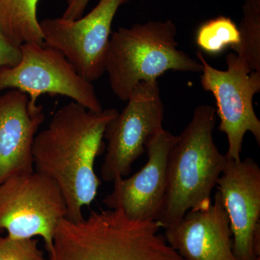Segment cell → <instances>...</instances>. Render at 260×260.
Returning a JSON list of instances; mask_svg holds the SVG:
<instances>
[{
	"instance_id": "8fae6325",
	"label": "cell",
	"mask_w": 260,
	"mask_h": 260,
	"mask_svg": "<svg viewBox=\"0 0 260 260\" xmlns=\"http://www.w3.org/2000/svg\"><path fill=\"white\" fill-rule=\"evenodd\" d=\"M177 136L162 129L146 145L148 160L129 178H118L112 192L103 200L110 210H119L136 221L156 220L161 209L167 185L169 153Z\"/></svg>"
},
{
	"instance_id": "8992f818",
	"label": "cell",
	"mask_w": 260,
	"mask_h": 260,
	"mask_svg": "<svg viewBox=\"0 0 260 260\" xmlns=\"http://www.w3.org/2000/svg\"><path fill=\"white\" fill-rule=\"evenodd\" d=\"M67 206L55 182L42 173L15 175L0 185V230L15 239L40 237L49 253Z\"/></svg>"
},
{
	"instance_id": "9c48e42d",
	"label": "cell",
	"mask_w": 260,
	"mask_h": 260,
	"mask_svg": "<svg viewBox=\"0 0 260 260\" xmlns=\"http://www.w3.org/2000/svg\"><path fill=\"white\" fill-rule=\"evenodd\" d=\"M131 0H99L88 14L77 20H39L44 43L65 56L90 83L105 73L112 25L119 8Z\"/></svg>"
},
{
	"instance_id": "30bf717a",
	"label": "cell",
	"mask_w": 260,
	"mask_h": 260,
	"mask_svg": "<svg viewBox=\"0 0 260 260\" xmlns=\"http://www.w3.org/2000/svg\"><path fill=\"white\" fill-rule=\"evenodd\" d=\"M238 260L260 257V169L251 158L229 160L217 181Z\"/></svg>"
},
{
	"instance_id": "ac0fdd59",
	"label": "cell",
	"mask_w": 260,
	"mask_h": 260,
	"mask_svg": "<svg viewBox=\"0 0 260 260\" xmlns=\"http://www.w3.org/2000/svg\"><path fill=\"white\" fill-rule=\"evenodd\" d=\"M21 57L20 47L10 42L0 31V68L15 66L18 64Z\"/></svg>"
},
{
	"instance_id": "3957f363",
	"label": "cell",
	"mask_w": 260,
	"mask_h": 260,
	"mask_svg": "<svg viewBox=\"0 0 260 260\" xmlns=\"http://www.w3.org/2000/svg\"><path fill=\"white\" fill-rule=\"evenodd\" d=\"M216 115L212 106H198L177 136L169 153L167 191L156 219L161 228L171 226L187 212L204 209L213 202L212 192L229 160L214 142Z\"/></svg>"
},
{
	"instance_id": "ba28073f",
	"label": "cell",
	"mask_w": 260,
	"mask_h": 260,
	"mask_svg": "<svg viewBox=\"0 0 260 260\" xmlns=\"http://www.w3.org/2000/svg\"><path fill=\"white\" fill-rule=\"evenodd\" d=\"M126 102L104 133L107 146L101 174L106 182L129 175L150 140L164 129L165 109L158 81L140 83Z\"/></svg>"
},
{
	"instance_id": "277c9868",
	"label": "cell",
	"mask_w": 260,
	"mask_h": 260,
	"mask_svg": "<svg viewBox=\"0 0 260 260\" xmlns=\"http://www.w3.org/2000/svg\"><path fill=\"white\" fill-rule=\"evenodd\" d=\"M177 34L171 20L137 23L112 32L105 73L118 99L126 102L137 85L158 81L169 70L202 72L199 61L178 49Z\"/></svg>"
},
{
	"instance_id": "ffe728a7",
	"label": "cell",
	"mask_w": 260,
	"mask_h": 260,
	"mask_svg": "<svg viewBox=\"0 0 260 260\" xmlns=\"http://www.w3.org/2000/svg\"><path fill=\"white\" fill-rule=\"evenodd\" d=\"M256 260H260V257L257 258V259H256Z\"/></svg>"
},
{
	"instance_id": "5bb4252c",
	"label": "cell",
	"mask_w": 260,
	"mask_h": 260,
	"mask_svg": "<svg viewBox=\"0 0 260 260\" xmlns=\"http://www.w3.org/2000/svg\"><path fill=\"white\" fill-rule=\"evenodd\" d=\"M39 0H0V31L18 46L44 44L37 10Z\"/></svg>"
},
{
	"instance_id": "7c38bea8",
	"label": "cell",
	"mask_w": 260,
	"mask_h": 260,
	"mask_svg": "<svg viewBox=\"0 0 260 260\" xmlns=\"http://www.w3.org/2000/svg\"><path fill=\"white\" fill-rule=\"evenodd\" d=\"M168 244L185 260H238L229 217L218 191L204 209L190 210L166 228Z\"/></svg>"
},
{
	"instance_id": "4fadbf2b",
	"label": "cell",
	"mask_w": 260,
	"mask_h": 260,
	"mask_svg": "<svg viewBox=\"0 0 260 260\" xmlns=\"http://www.w3.org/2000/svg\"><path fill=\"white\" fill-rule=\"evenodd\" d=\"M45 116L16 89L0 95V185L15 175L34 172L32 145Z\"/></svg>"
},
{
	"instance_id": "9a60e30c",
	"label": "cell",
	"mask_w": 260,
	"mask_h": 260,
	"mask_svg": "<svg viewBox=\"0 0 260 260\" xmlns=\"http://www.w3.org/2000/svg\"><path fill=\"white\" fill-rule=\"evenodd\" d=\"M242 14L239 42L232 49L252 71L260 72V0H245Z\"/></svg>"
},
{
	"instance_id": "7a4b0ae2",
	"label": "cell",
	"mask_w": 260,
	"mask_h": 260,
	"mask_svg": "<svg viewBox=\"0 0 260 260\" xmlns=\"http://www.w3.org/2000/svg\"><path fill=\"white\" fill-rule=\"evenodd\" d=\"M156 220L136 221L119 210L91 211L58 223L50 260H185L160 234Z\"/></svg>"
},
{
	"instance_id": "e0dca14e",
	"label": "cell",
	"mask_w": 260,
	"mask_h": 260,
	"mask_svg": "<svg viewBox=\"0 0 260 260\" xmlns=\"http://www.w3.org/2000/svg\"><path fill=\"white\" fill-rule=\"evenodd\" d=\"M0 260H47L39 249V241L0 236Z\"/></svg>"
},
{
	"instance_id": "d6986e66",
	"label": "cell",
	"mask_w": 260,
	"mask_h": 260,
	"mask_svg": "<svg viewBox=\"0 0 260 260\" xmlns=\"http://www.w3.org/2000/svg\"><path fill=\"white\" fill-rule=\"evenodd\" d=\"M90 0H67L68 6L61 18L66 20H77L81 18Z\"/></svg>"
},
{
	"instance_id": "6da1fadb",
	"label": "cell",
	"mask_w": 260,
	"mask_h": 260,
	"mask_svg": "<svg viewBox=\"0 0 260 260\" xmlns=\"http://www.w3.org/2000/svg\"><path fill=\"white\" fill-rule=\"evenodd\" d=\"M118 113L115 109L94 112L73 102L56 111L36 136L34 170L56 183L71 221L83 220L84 208L96 197L101 182L95 160L102 153L106 127Z\"/></svg>"
},
{
	"instance_id": "52a82bcc",
	"label": "cell",
	"mask_w": 260,
	"mask_h": 260,
	"mask_svg": "<svg viewBox=\"0 0 260 260\" xmlns=\"http://www.w3.org/2000/svg\"><path fill=\"white\" fill-rule=\"evenodd\" d=\"M20 49L18 64L0 68V91L16 89L26 93L32 107L38 106L40 95L50 94L70 98L92 112H102L93 84L80 76L60 51L44 43H26Z\"/></svg>"
},
{
	"instance_id": "5b68a950",
	"label": "cell",
	"mask_w": 260,
	"mask_h": 260,
	"mask_svg": "<svg viewBox=\"0 0 260 260\" xmlns=\"http://www.w3.org/2000/svg\"><path fill=\"white\" fill-rule=\"evenodd\" d=\"M196 55L203 65L200 83L215 98L218 129L227 137L225 155L229 160H240L246 133L260 145V120L253 106L254 95L260 92V72L252 71L235 53L228 54L226 70L213 68L200 51Z\"/></svg>"
},
{
	"instance_id": "2e32d148",
	"label": "cell",
	"mask_w": 260,
	"mask_h": 260,
	"mask_svg": "<svg viewBox=\"0 0 260 260\" xmlns=\"http://www.w3.org/2000/svg\"><path fill=\"white\" fill-rule=\"evenodd\" d=\"M195 42L200 50L210 55H218L228 47L232 49L239 44V29L229 17L218 16L200 25Z\"/></svg>"
}]
</instances>
